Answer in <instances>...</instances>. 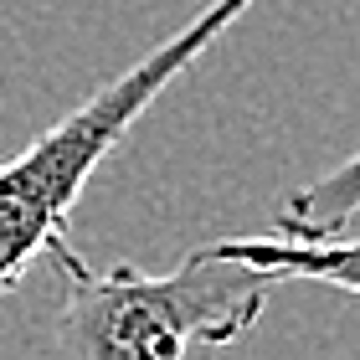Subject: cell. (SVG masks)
<instances>
[{
  "instance_id": "obj_2",
  "label": "cell",
  "mask_w": 360,
  "mask_h": 360,
  "mask_svg": "<svg viewBox=\"0 0 360 360\" xmlns=\"http://www.w3.org/2000/svg\"><path fill=\"white\" fill-rule=\"evenodd\" d=\"M252 11V0H211L191 26L165 37L155 52H144L134 68H124L113 83L83 98L68 119H57L46 134H37L15 160L0 165V293L21 283L31 263H41L57 237H68V217L98 165L113 155L139 113L165 93L206 46L237 26Z\"/></svg>"
},
{
  "instance_id": "obj_1",
  "label": "cell",
  "mask_w": 360,
  "mask_h": 360,
  "mask_svg": "<svg viewBox=\"0 0 360 360\" xmlns=\"http://www.w3.org/2000/svg\"><path fill=\"white\" fill-rule=\"evenodd\" d=\"M62 273L57 355L62 360H186L195 345H232L263 319L283 278L226 252H191L170 273L134 263L88 268L68 237L46 248Z\"/></svg>"
},
{
  "instance_id": "obj_4",
  "label": "cell",
  "mask_w": 360,
  "mask_h": 360,
  "mask_svg": "<svg viewBox=\"0 0 360 360\" xmlns=\"http://www.w3.org/2000/svg\"><path fill=\"white\" fill-rule=\"evenodd\" d=\"M360 211V150L335 165L330 175L309 180L278 206V237H293V242H319V237H340L350 226V217Z\"/></svg>"
},
{
  "instance_id": "obj_3",
  "label": "cell",
  "mask_w": 360,
  "mask_h": 360,
  "mask_svg": "<svg viewBox=\"0 0 360 360\" xmlns=\"http://www.w3.org/2000/svg\"><path fill=\"white\" fill-rule=\"evenodd\" d=\"M211 252L242 257L252 268L278 273L283 283H330L360 299V237H319V242H293V237H226L211 242Z\"/></svg>"
}]
</instances>
